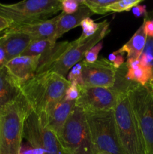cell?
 <instances>
[{"instance_id": "obj_3", "label": "cell", "mask_w": 153, "mask_h": 154, "mask_svg": "<svg viewBox=\"0 0 153 154\" xmlns=\"http://www.w3.org/2000/svg\"><path fill=\"white\" fill-rule=\"evenodd\" d=\"M113 111L123 153L146 154L143 138L127 94L119 95Z\"/></svg>"}, {"instance_id": "obj_26", "label": "cell", "mask_w": 153, "mask_h": 154, "mask_svg": "<svg viewBox=\"0 0 153 154\" xmlns=\"http://www.w3.org/2000/svg\"><path fill=\"white\" fill-rule=\"evenodd\" d=\"M67 80L69 82H75L79 84L80 87L83 86V81H82V61L80 63H76L74 66L69 71L68 74Z\"/></svg>"}, {"instance_id": "obj_6", "label": "cell", "mask_w": 153, "mask_h": 154, "mask_svg": "<svg viewBox=\"0 0 153 154\" xmlns=\"http://www.w3.org/2000/svg\"><path fill=\"white\" fill-rule=\"evenodd\" d=\"M61 11V0H28L14 4L0 3V17L8 20L12 25L45 20Z\"/></svg>"}, {"instance_id": "obj_33", "label": "cell", "mask_w": 153, "mask_h": 154, "mask_svg": "<svg viewBox=\"0 0 153 154\" xmlns=\"http://www.w3.org/2000/svg\"><path fill=\"white\" fill-rule=\"evenodd\" d=\"M144 28H145L146 34L147 37H153V20H149L147 18H144Z\"/></svg>"}, {"instance_id": "obj_32", "label": "cell", "mask_w": 153, "mask_h": 154, "mask_svg": "<svg viewBox=\"0 0 153 154\" xmlns=\"http://www.w3.org/2000/svg\"><path fill=\"white\" fill-rule=\"evenodd\" d=\"M131 11L136 17H140L147 15L146 6L144 5H137L134 6L131 9Z\"/></svg>"}, {"instance_id": "obj_16", "label": "cell", "mask_w": 153, "mask_h": 154, "mask_svg": "<svg viewBox=\"0 0 153 154\" xmlns=\"http://www.w3.org/2000/svg\"><path fill=\"white\" fill-rule=\"evenodd\" d=\"M21 94L20 87L5 66L0 67V109L16 100Z\"/></svg>"}, {"instance_id": "obj_5", "label": "cell", "mask_w": 153, "mask_h": 154, "mask_svg": "<svg viewBox=\"0 0 153 154\" xmlns=\"http://www.w3.org/2000/svg\"><path fill=\"white\" fill-rule=\"evenodd\" d=\"M96 153L124 154L120 146L113 110L85 111Z\"/></svg>"}, {"instance_id": "obj_25", "label": "cell", "mask_w": 153, "mask_h": 154, "mask_svg": "<svg viewBox=\"0 0 153 154\" xmlns=\"http://www.w3.org/2000/svg\"><path fill=\"white\" fill-rule=\"evenodd\" d=\"M142 0H120L116 1L108 8L109 12L130 11L134 6L137 5Z\"/></svg>"}, {"instance_id": "obj_30", "label": "cell", "mask_w": 153, "mask_h": 154, "mask_svg": "<svg viewBox=\"0 0 153 154\" xmlns=\"http://www.w3.org/2000/svg\"><path fill=\"white\" fill-rule=\"evenodd\" d=\"M108 61L115 67V69H118L125 63L124 53L122 52L120 49L111 53L108 57Z\"/></svg>"}, {"instance_id": "obj_11", "label": "cell", "mask_w": 153, "mask_h": 154, "mask_svg": "<svg viewBox=\"0 0 153 154\" xmlns=\"http://www.w3.org/2000/svg\"><path fill=\"white\" fill-rule=\"evenodd\" d=\"M82 87H97L111 88L116 80L113 66L108 60L100 57L94 63H88L82 60Z\"/></svg>"}, {"instance_id": "obj_21", "label": "cell", "mask_w": 153, "mask_h": 154, "mask_svg": "<svg viewBox=\"0 0 153 154\" xmlns=\"http://www.w3.org/2000/svg\"><path fill=\"white\" fill-rule=\"evenodd\" d=\"M56 42L50 40H34L31 42L22 56H40Z\"/></svg>"}, {"instance_id": "obj_36", "label": "cell", "mask_w": 153, "mask_h": 154, "mask_svg": "<svg viewBox=\"0 0 153 154\" xmlns=\"http://www.w3.org/2000/svg\"><path fill=\"white\" fill-rule=\"evenodd\" d=\"M146 86H147V87H148V88H149L150 90H151V91L153 93V81H150V82L148 83V84H146Z\"/></svg>"}, {"instance_id": "obj_14", "label": "cell", "mask_w": 153, "mask_h": 154, "mask_svg": "<svg viewBox=\"0 0 153 154\" xmlns=\"http://www.w3.org/2000/svg\"><path fill=\"white\" fill-rule=\"evenodd\" d=\"M58 18L59 14L45 20L22 25H12L11 27L28 35L34 41L50 40L56 42V32Z\"/></svg>"}, {"instance_id": "obj_8", "label": "cell", "mask_w": 153, "mask_h": 154, "mask_svg": "<svg viewBox=\"0 0 153 154\" xmlns=\"http://www.w3.org/2000/svg\"><path fill=\"white\" fill-rule=\"evenodd\" d=\"M23 138L33 147H38L44 154H66L56 135L50 130L40 117L30 111L24 125Z\"/></svg>"}, {"instance_id": "obj_12", "label": "cell", "mask_w": 153, "mask_h": 154, "mask_svg": "<svg viewBox=\"0 0 153 154\" xmlns=\"http://www.w3.org/2000/svg\"><path fill=\"white\" fill-rule=\"evenodd\" d=\"M40 56H20L7 62L5 67L20 87L35 75Z\"/></svg>"}, {"instance_id": "obj_4", "label": "cell", "mask_w": 153, "mask_h": 154, "mask_svg": "<svg viewBox=\"0 0 153 154\" xmlns=\"http://www.w3.org/2000/svg\"><path fill=\"white\" fill-rule=\"evenodd\" d=\"M58 141L66 154H96L85 111L75 105Z\"/></svg>"}, {"instance_id": "obj_13", "label": "cell", "mask_w": 153, "mask_h": 154, "mask_svg": "<svg viewBox=\"0 0 153 154\" xmlns=\"http://www.w3.org/2000/svg\"><path fill=\"white\" fill-rule=\"evenodd\" d=\"M33 40L28 35L9 27L0 36V44L6 53V63L22 56Z\"/></svg>"}, {"instance_id": "obj_35", "label": "cell", "mask_w": 153, "mask_h": 154, "mask_svg": "<svg viewBox=\"0 0 153 154\" xmlns=\"http://www.w3.org/2000/svg\"><path fill=\"white\" fill-rule=\"evenodd\" d=\"M6 64V53L2 45L0 44V67L4 66Z\"/></svg>"}, {"instance_id": "obj_29", "label": "cell", "mask_w": 153, "mask_h": 154, "mask_svg": "<svg viewBox=\"0 0 153 154\" xmlns=\"http://www.w3.org/2000/svg\"><path fill=\"white\" fill-rule=\"evenodd\" d=\"M103 48V42H100L93 46L92 48H90L86 53L85 57H84V61L88 63H94L98 59V54L100 51H101Z\"/></svg>"}, {"instance_id": "obj_19", "label": "cell", "mask_w": 153, "mask_h": 154, "mask_svg": "<svg viewBox=\"0 0 153 154\" xmlns=\"http://www.w3.org/2000/svg\"><path fill=\"white\" fill-rule=\"evenodd\" d=\"M146 39L144 23H142L130 40L120 48V51L127 54V60H139L145 48Z\"/></svg>"}, {"instance_id": "obj_9", "label": "cell", "mask_w": 153, "mask_h": 154, "mask_svg": "<svg viewBox=\"0 0 153 154\" xmlns=\"http://www.w3.org/2000/svg\"><path fill=\"white\" fill-rule=\"evenodd\" d=\"M110 31V23L106 20L99 23V29L97 32L83 43L78 44L76 40L71 42L70 48L60 57L50 71L65 78L74 66L84 60L86 53L93 46L102 42Z\"/></svg>"}, {"instance_id": "obj_18", "label": "cell", "mask_w": 153, "mask_h": 154, "mask_svg": "<svg viewBox=\"0 0 153 154\" xmlns=\"http://www.w3.org/2000/svg\"><path fill=\"white\" fill-rule=\"evenodd\" d=\"M71 46V42H56L40 56L35 75L44 73L52 69L60 57Z\"/></svg>"}, {"instance_id": "obj_1", "label": "cell", "mask_w": 153, "mask_h": 154, "mask_svg": "<svg viewBox=\"0 0 153 154\" xmlns=\"http://www.w3.org/2000/svg\"><path fill=\"white\" fill-rule=\"evenodd\" d=\"M69 84L67 78L49 71L35 75L20 90L30 109L44 117L64 99Z\"/></svg>"}, {"instance_id": "obj_27", "label": "cell", "mask_w": 153, "mask_h": 154, "mask_svg": "<svg viewBox=\"0 0 153 154\" xmlns=\"http://www.w3.org/2000/svg\"><path fill=\"white\" fill-rule=\"evenodd\" d=\"M82 5V0H61L62 13L71 14L79 10Z\"/></svg>"}, {"instance_id": "obj_34", "label": "cell", "mask_w": 153, "mask_h": 154, "mask_svg": "<svg viewBox=\"0 0 153 154\" xmlns=\"http://www.w3.org/2000/svg\"><path fill=\"white\" fill-rule=\"evenodd\" d=\"M12 26V23L5 18L0 17V33L2 32H4L6 29Z\"/></svg>"}, {"instance_id": "obj_17", "label": "cell", "mask_w": 153, "mask_h": 154, "mask_svg": "<svg viewBox=\"0 0 153 154\" xmlns=\"http://www.w3.org/2000/svg\"><path fill=\"white\" fill-rule=\"evenodd\" d=\"M94 14L86 7L82 5L77 11L71 14H66L64 13L59 14L58 23H57L56 32V40L61 38L64 33L68 32L70 30L80 26L81 22L87 17H90Z\"/></svg>"}, {"instance_id": "obj_2", "label": "cell", "mask_w": 153, "mask_h": 154, "mask_svg": "<svg viewBox=\"0 0 153 154\" xmlns=\"http://www.w3.org/2000/svg\"><path fill=\"white\" fill-rule=\"evenodd\" d=\"M30 111L22 94L0 109V154H20Z\"/></svg>"}, {"instance_id": "obj_10", "label": "cell", "mask_w": 153, "mask_h": 154, "mask_svg": "<svg viewBox=\"0 0 153 154\" xmlns=\"http://www.w3.org/2000/svg\"><path fill=\"white\" fill-rule=\"evenodd\" d=\"M119 95L112 88L97 87H81L80 95L75 105L84 111L113 110Z\"/></svg>"}, {"instance_id": "obj_28", "label": "cell", "mask_w": 153, "mask_h": 154, "mask_svg": "<svg viewBox=\"0 0 153 154\" xmlns=\"http://www.w3.org/2000/svg\"><path fill=\"white\" fill-rule=\"evenodd\" d=\"M81 87L75 82H70L65 92L64 99L66 101L76 102L80 95Z\"/></svg>"}, {"instance_id": "obj_20", "label": "cell", "mask_w": 153, "mask_h": 154, "mask_svg": "<svg viewBox=\"0 0 153 154\" xmlns=\"http://www.w3.org/2000/svg\"><path fill=\"white\" fill-rule=\"evenodd\" d=\"M126 78L128 81L139 84L142 86L148 84L153 78V74L150 68L141 65L139 60H127Z\"/></svg>"}, {"instance_id": "obj_31", "label": "cell", "mask_w": 153, "mask_h": 154, "mask_svg": "<svg viewBox=\"0 0 153 154\" xmlns=\"http://www.w3.org/2000/svg\"><path fill=\"white\" fill-rule=\"evenodd\" d=\"M20 154H44V152L40 148L33 147L28 144H22Z\"/></svg>"}, {"instance_id": "obj_24", "label": "cell", "mask_w": 153, "mask_h": 154, "mask_svg": "<svg viewBox=\"0 0 153 154\" xmlns=\"http://www.w3.org/2000/svg\"><path fill=\"white\" fill-rule=\"evenodd\" d=\"M139 60L141 65L150 68L153 74V37H147L145 48ZM152 81H153V78Z\"/></svg>"}, {"instance_id": "obj_37", "label": "cell", "mask_w": 153, "mask_h": 154, "mask_svg": "<svg viewBox=\"0 0 153 154\" xmlns=\"http://www.w3.org/2000/svg\"><path fill=\"white\" fill-rule=\"evenodd\" d=\"M96 154H113V153H106V152H98V153Z\"/></svg>"}, {"instance_id": "obj_15", "label": "cell", "mask_w": 153, "mask_h": 154, "mask_svg": "<svg viewBox=\"0 0 153 154\" xmlns=\"http://www.w3.org/2000/svg\"><path fill=\"white\" fill-rule=\"evenodd\" d=\"M74 101H66L63 99L49 114L40 117L45 126L52 131L57 138L61 135L66 121L75 107Z\"/></svg>"}, {"instance_id": "obj_7", "label": "cell", "mask_w": 153, "mask_h": 154, "mask_svg": "<svg viewBox=\"0 0 153 154\" xmlns=\"http://www.w3.org/2000/svg\"><path fill=\"white\" fill-rule=\"evenodd\" d=\"M128 96L143 138L146 154H153V93L147 86L134 83Z\"/></svg>"}, {"instance_id": "obj_23", "label": "cell", "mask_w": 153, "mask_h": 154, "mask_svg": "<svg viewBox=\"0 0 153 154\" xmlns=\"http://www.w3.org/2000/svg\"><path fill=\"white\" fill-rule=\"evenodd\" d=\"M116 0H82V5L86 6L93 14H106L108 8Z\"/></svg>"}, {"instance_id": "obj_22", "label": "cell", "mask_w": 153, "mask_h": 154, "mask_svg": "<svg viewBox=\"0 0 153 154\" xmlns=\"http://www.w3.org/2000/svg\"><path fill=\"white\" fill-rule=\"evenodd\" d=\"M80 26L82 27V32L81 35L76 39V42L78 44L83 43L87 39L94 35L98 30L99 23L94 22L92 18L87 17L81 22Z\"/></svg>"}]
</instances>
